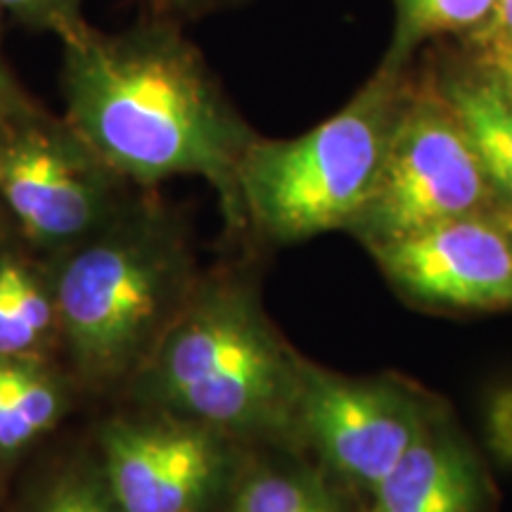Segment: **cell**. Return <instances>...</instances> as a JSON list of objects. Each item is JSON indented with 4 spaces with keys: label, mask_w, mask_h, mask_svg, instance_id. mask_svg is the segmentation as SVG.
<instances>
[{
    "label": "cell",
    "mask_w": 512,
    "mask_h": 512,
    "mask_svg": "<svg viewBox=\"0 0 512 512\" xmlns=\"http://www.w3.org/2000/svg\"><path fill=\"white\" fill-rule=\"evenodd\" d=\"M133 188L41 105L0 128V209L31 245H81L136 202Z\"/></svg>",
    "instance_id": "obj_6"
},
{
    "label": "cell",
    "mask_w": 512,
    "mask_h": 512,
    "mask_svg": "<svg viewBox=\"0 0 512 512\" xmlns=\"http://www.w3.org/2000/svg\"><path fill=\"white\" fill-rule=\"evenodd\" d=\"M304 358L275 330L247 280L192 285L136 375L157 411L238 439L297 437Z\"/></svg>",
    "instance_id": "obj_2"
},
{
    "label": "cell",
    "mask_w": 512,
    "mask_h": 512,
    "mask_svg": "<svg viewBox=\"0 0 512 512\" xmlns=\"http://www.w3.org/2000/svg\"><path fill=\"white\" fill-rule=\"evenodd\" d=\"M5 219H8V216H5V211L0 209V235H3V230H5Z\"/></svg>",
    "instance_id": "obj_23"
},
{
    "label": "cell",
    "mask_w": 512,
    "mask_h": 512,
    "mask_svg": "<svg viewBox=\"0 0 512 512\" xmlns=\"http://www.w3.org/2000/svg\"><path fill=\"white\" fill-rule=\"evenodd\" d=\"M64 119L140 190L200 176L238 221V166L256 133L230 105L183 24L145 15L124 31L64 41Z\"/></svg>",
    "instance_id": "obj_1"
},
{
    "label": "cell",
    "mask_w": 512,
    "mask_h": 512,
    "mask_svg": "<svg viewBox=\"0 0 512 512\" xmlns=\"http://www.w3.org/2000/svg\"><path fill=\"white\" fill-rule=\"evenodd\" d=\"M494 38H512V0H496L489 22L460 41H494Z\"/></svg>",
    "instance_id": "obj_22"
},
{
    "label": "cell",
    "mask_w": 512,
    "mask_h": 512,
    "mask_svg": "<svg viewBox=\"0 0 512 512\" xmlns=\"http://www.w3.org/2000/svg\"><path fill=\"white\" fill-rule=\"evenodd\" d=\"M57 332L53 285L17 256H0V358H41Z\"/></svg>",
    "instance_id": "obj_12"
},
{
    "label": "cell",
    "mask_w": 512,
    "mask_h": 512,
    "mask_svg": "<svg viewBox=\"0 0 512 512\" xmlns=\"http://www.w3.org/2000/svg\"><path fill=\"white\" fill-rule=\"evenodd\" d=\"M100 451L119 512H200L233 467V439L164 411L107 420Z\"/></svg>",
    "instance_id": "obj_8"
},
{
    "label": "cell",
    "mask_w": 512,
    "mask_h": 512,
    "mask_svg": "<svg viewBox=\"0 0 512 512\" xmlns=\"http://www.w3.org/2000/svg\"><path fill=\"white\" fill-rule=\"evenodd\" d=\"M93 486L95 479L79 472L62 477L43 498L38 512H88Z\"/></svg>",
    "instance_id": "obj_17"
},
{
    "label": "cell",
    "mask_w": 512,
    "mask_h": 512,
    "mask_svg": "<svg viewBox=\"0 0 512 512\" xmlns=\"http://www.w3.org/2000/svg\"><path fill=\"white\" fill-rule=\"evenodd\" d=\"M27 446L29 439L24 437L15 408H12L8 387L3 380V368H0V456H17Z\"/></svg>",
    "instance_id": "obj_20"
},
{
    "label": "cell",
    "mask_w": 512,
    "mask_h": 512,
    "mask_svg": "<svg viewBox=\"0 0 512 512\" xmlns=\"http://www.w3.org/2000/svg\"><path fill=\"white\" fill-rule=\"evenodd\" d=\"M411 62L384 55L342 110L297 138L256 136L238 166V221L268 242L347 230L380 181L411 93Z\"/></svg>",
    "instance_id": "obj_4"
},
{
    "label": "cell",
    "mask_w": 512,
    "mask_h": 512,
    "mask_svg": "<svg viewBox=\"0 0 512 512\" xmlns=\"http://www.w3.org/2000/svg\"><path fill=\"white\" fill-rule=\"evenodd\" d=\"M496 0H394L396 29L387 57L413 62L415 50L434 38H467L489 22Z\"/></svg>",
    "instance_id": "obj_13"
},
{
    "label": "cell",
    "mask_w": 512,
    "mask_h": 512,
    "mask_svg": "<svg viewBox=\"0 0 512 512\" xmlns=\"http://www.w3.org/2000/svg\"><path fill=\"white\" fill-rule=\"evenodd\" d=\"M486 494L482 460L441 411L373 491L368 512H479Z\"/></svg>",
    "instance_id": "obj_10"
},
{
    "label": "cell",
    "mask_w": 512,
    "mask_h": 512,
    "mask_svg": "<svg viewBox=\"0 0 512 512\" xmlns=\"http://www.w3.org/2000/svg\"><path fill=\"white\" fill-rule=\"evenodd\" d=\"M233 3H238V0H143L145 15L171 19L178 24L211 15V12L228 8Z\"/></svg>",
    "instance_id": "obj_19"
},
{
    "label": "cell",
    "mask_w": 512,
    "mask_h": 512,
    "mask_svg": "<svg viewBox=\"0 0 512 512\" xmlns=\"http://www.w3.org/2000/svg\"><path fill=\"white\" fill-rule=\"evenodd\" d=\"M0 368L24 437L34 444L60 422L67 408L64 387L41 358H0Z\"/></svg>",
    "instance_id": "obj_14"
},
{
    "label": "cell",
    "mask_w": 512,
    "mask_h": 512,
    "mask_svg": "<svg viewBox=\"0 0 512 512\" xmlns=\"http://www.w3.org/2000/svg\"><path fill=\"white\" fill-rule=\"evenodd\" d=\"M475 147L505 214L512 216V100L467 50H446L425 67Z\"/></svg>",
    "instance_id": "obj_11"
},
{
    "label": "cell",
    "mask_w": 512,
    "mask_h": 512,
    "mask_svg": "<svg viewBox=\"0 0 512 512\" xmlns=\"http://www.w3.org/2000/svg\"><path fill=\"white\" fill-rule=\"evenodd\" d=\"M489 437L501 456L512 460V392L491 401Z\"/></svg>",
    "instance_id": "obj_21"
},
{
    "label": "cell",
    "mask_w": 512,
    "mask_h": 512,
    "mask_svg": "<svg viewBox=\"0 0 512 512\" xmlns=\"http://www.w3.org/2000/svg\"><path fill=\"white\" fill-rule=\"evenodd\" d=\"M484 211L505 214L458 117L425 69L415 72L380 181L349 233L373 249Z\"/></svg>",
    "instance_id": "obj_5"
},
{
    "label": "cell",
    "mask_w": 512,
    "mask_h": 512,
    "mask_svg": "<svg viewBox=\"0 0 512 512\" xmlns=\"http://www.w3.org/2000/svg\"><path fill=\"white\" fill-rule=\"evenodd\" d=\"M444 406L396 375L347 377L304 358L297 437L328 470L373 494Z\"/></svg>",
    "instance_id": "obj_7"
},
{
    "label": "cell",
    "mask_w": 512,
    "mask_h": 512,
    "mask_svg": "<svg viewBox=\"0 0 512 512\" xmlns=\"http://www.w3.org/2000/svg\"><path fill=\"white\" fill-rule=\"evenodd\" d=\"M467 53L482 62L501 88L512 100V38H494V41H460Z\"/></svg>",
    "instance_id": "obj_18"
},
{
    "label": "cell",
    "mask_w": 512,
    "mask_h": 512,
    "mask_svg": "<svg viewBox=\"0 0 512 512\" xmlns=\"http://www.w3.org/2000/svg\"><path fill=\"white\" fill-rule=\"evenodd\" d=\"M3 29L5 22L0 19V128L8 126L10 121L24 117V114H29L38 107V102L24 91L15 69L10 67L8 55H5L3 50Z\"/></svg>",
    "instance_id": "obj_16"
},
{
    "label": "cell",
    "mask_w": 512,
    "mask_h": 512,
    "mask_svg": "<svg viewBox=\"0 0 512 512\" xmlns=\"http://www.w3.org/2000/svg\"><path fill=\"white\" fill-rule=\"evenodd\" d=\"M67 252L50 285L76 373L91 387L136 380L195 285L181 233L169 211L136 197Z\"/></svg>",
    "instance_id": "obj_3"
},
{
    "label": "cell",
    "mask_w": 512,
    "mask_h": 512,
    "mask_svg": "<svg viewBox=\"0 0 512 512\" xmlns=\"http://www.w3.org/2000/svg\"><path fill=\"white\" fill-rule=\"evenodd\" d=\"M230 512H233V510H230Z\"/></svg>",
    "instance_id": "obj_24"
},
{
    "label": "cell",
    "mask_w": 512,
    "mask_h": 512,
    "mask_svg": "<svg viewBox=\"0 0 512 512\" xmlns=\"http://www.w3.org/2000/svg\"><path fill=\"white\" fill-rule=\"evenodd\" d=\"M0 19L29 31H48L62 43L88 29L83 0H0Z\"/></svg>",
    "instance_id": "obj_15"
},
{
    "label": "cell",
    "mask_w": 512,
    "mask_h": 512,
    "mask_svg": "<svg viewBox=\"0 0 512 512\" xmlns=\"http://www.w3.org/2000/svg\"><path fill=\"white\" fill-rule=\"evenodd\" d=\"M389 285L437 311L512 309V219L467 214L368 249Z\"/></svg>",
    "instance_id": "obj_9"
}]
</instances>
